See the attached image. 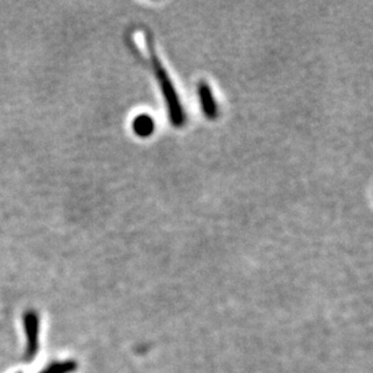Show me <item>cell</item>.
Wrapping results in <instances>:
<instances>
[{"mask_svg":"<svg viewBox=\"0 0 373 373\" xmlns=\"http://www.w3.org/2000/svg\"><path fill=\"white\" fill-rule=\"evenodd\" d=\"M153 38L150 35H147V46L149 54H150V62L153 65V72L158 78V83L162 87L164 98L167 102L168 113H169V120L175 127H182L185 123V113L182 110V103L179 102L177 92L174 89L172 81L168 76L166 69L163 68L161 61L158 58L155 49H153Z\"/></svg>","mask_w":373,"mask_h":373,"instance_id":"6da1fadb","label":"cell"},{"mask_svg":"<svg viewBox=\"0 0 373 373\" xmlns=\"http://www.w3.org/2000/svg\"><path fill=\"white\" fill-rule=\"evenodd\" d=\"M134 132L140 137H147L153 131V120L149 115H139L133 122Z\"/></svg>","mask_w":373,"mask_h":373,"instance_id":"277c9868","label":"cell"},{"mask_svg":"<svg viewBox=\"0 0 373 373\" xmlns=\"http://www.w3.org/2000/svg\"><path fill=\"white\" fill-rule=\"evenodd\" d=\"M23 326L27 337L25 360L32 361L39 352L40 320L35 310H27L23 315Z\"/></svg>","mask_w":373,"mask_h":373,"instance_id":"7a4b0ae2","label":"cell"},{"mask_svg":"<svg viewBox=\"0 0 373 373\" xmlns=\"http://www.w3.org/2000/svg\"><path fill=\"white\" fill-rule=\"evenodd\" d=\"M198 94L201 98L202 108L206 118L211 120L215 118L217 115V109H216L215 100H214V96L211 94V87L206 83H201L198 85Z\"/></svg>","mask_w":373,"mask_h":373,"instance_id":"3957f363","label":"cell"},{"mask_svg":"<svg viewBox=\"0 0 373 373\" xmlns=\"http://www.w3.org/2000/svg\"><path fill=\"white\" fill-rule=\"evenodd\" d=\"M76 366L78 365L73 360H67L61 363H52L39 373H72L76 370Z\"/></svg>","mask_w":373,"mask_h":373,"instance_id":"5b68a950","label":"cell"}]
</instances>
